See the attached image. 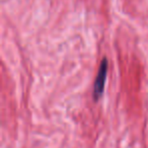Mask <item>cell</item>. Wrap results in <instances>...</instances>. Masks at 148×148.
<instances>
[{"label": "cell", "instance_id": "1", "mask_svg": "<svg viewBox=\"0 0 148 148\" xmlns=\"http://www.w3.org/2000/svg\"><path fill=\"white\" fill-rule=\"evenodd\" d=\"M108 70H109V61H108L107 58H103L101 65H99V72H97V78H95V86H93V97H95V99H99L103 95V90H105Z\"/></svg>", "mask_w": 148, "mask_h": 148}]
</instances>
